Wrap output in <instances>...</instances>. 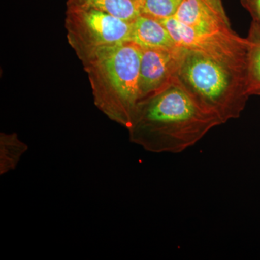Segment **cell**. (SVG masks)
Returning a JSON list of instances; mask_svg holds the SVG:
<instances>
[{"label": "cell", "mask_w": 260, "mask_h": 260, "mask_svg": "<svg viewBox=\"0 0 260 260\" xmlns=\"http://www.w3.org/2000/svg\"><path fill=\"white\" fill-rule=\"evenodd\" d=\"M223 124L205 110L176 80L165 90L138 103L130 140L148 151L179 153Z\"/></svg>", "instance_id": "6da1fadb"}, {"label": "cell", "mask_w": 260, "mask_h": 260, "mask_svg": "<svg viewBox=\"0 0 260 260\" xmlns=\"http://www.w3.org/2000/svg\"><path fill=\"white\" fill-rule=\"evenodd\" d=\"M142 47L132 41L99 48L80 60L94 104L111 120L129 128L140 102Z\"/></svg>", "instance_id": "7a4b0ae2"}, {"label": "cell", "mask_w": 260, "mask_h": 260, "mask_svg": "<svg viewBox=\"0 0 260 260\" xmlns=\"http://www.w3.org/2000/svg\"><path fill=\"white\" fill-rule=\"evenodd\" d=\"M175 80L223 124L239 118L250 97L246 72L183 48Z\"/></svg>", "instance_id": "3957f363"}, {"label": "cell", "mask_w": 260, "mask_h": 260, "mask_svg": "<svg viewBox=\"0 0 260 260\" xmlns=\"http://www.w3.org/2000/svg\"><path fill=\"white\" fill-rule=\"evenodd\" d=\"M65 28L80 59L99 48L131 41L133 23L90 8L67 7Z\"/></svg>", "instance_id": "277c9868"}, {"label": "cell", "mask_w": 260, "mask_h": 260, "mask_svg": "<svg viewBox=\"0 0 260 260\" xmlns=\"http://www.w3.org/2000/svg\"><path fill=\"white\" fill-rule=\"evenodd\" d=\"M179 47L201 53L235 69L246 72L249 43L231 32H203L170 18L160 20Z\"/></svg>", "instance_id": "5b68a950"}, {"label": "cell", "mask_w": 260, "mask_h": 260, "mask_svg": "<svg viewBox=\"0 0 260 260\" xmlns=\"http://www.w3.org/2000/svg\"><path fill=\"white\" fill-rule=\"evenodd\" d=\"M180 52L181 47L177 50L142 47L140 102L156 95L174 83Z\"/></svg>", "instance_id": "8992f818"}, {"label": "cell", "mask_w": 260, "mask_h": 260, "mask_svg": "<svg viewBox=\"0 0 260 260\" xmlns=\"http://www.w3.org/2000/svg\"><path fill=\"white\" fill-rule=\"evenodd\" d=\"M173 18L199 31H233L222 0H183Z\"/></svg>", "instance_id": "52a82bcc"}, {"label": "cell", "mask_w": 260, "mask_h": 260, "mask_svg": "<svg viewBox=\"0 0 260 260\" xmlns=\"http://www.w3.org/2000/svg\"><path fill=\"white\" fill-rule=\"evenodd\" d=\"M131 41L141 47L169 50L180 48L160 20L144 15H140L133 22Z\"/></svg>", "instance_id": "ba28073f"}, {"label": "cell", "mask_w": 260, "mask_h": 260, "mask_svg": "<svg viewBox=\"0 0 260 260\" xmlns=\"http://www.w3.org/2000/svg\"><path fill=\"white\" fill-rule=\"evenodd\" d=\"M142 0H67V7L90 8L133 23L141 15Z\"/></svg>", "instance_id": "9c48e42d"}, {"label": "cell", "mask_w": 260, "mask_h": 260, "mask_svg": "<svg viewBox=\"0 0 260 260\" xmlns=\"http://www.w3.org/2000/svg\"><path fill=\"white\" fill-rule=\"evenodd\" d=\"M248 51L246 79L249 95H260V30L251 25L247 37Z\"/></svg>", "instance_id": "30bf717a"}, {"label": "cell", "mask_w": 260, "mask_h": 260, "mask_svg": "<svg viewBox=\"0 0 260 260\" xmlns=\"http://www.w3.org/2000/svg\"><path fill=\"white\" fill-rule=\"evenodd\" d=\"M183 0H142L141 15L158 20L173 18Z\"/></svg>", "instance_id": "8fae6325"}, {"label": "cell", "mask_w": 260, "mask_h": 260, "mask_svg": "<svg viewBox=\"0 0 260 260\" xmlns=\"http://www.w3.org/2000/svg\"><path fill=\"white\" fill-rule=\"evenodd\" d=\"M1 174L14 169L19 159L27 149L25 145L15 140V138L2 140L1 143Z\"/></svg>", "instance_id": "7c38bea8"}, {"label": "cell", "mask_w": 260, "mask_h": 260, "mask_svg": "<svg viewBox=\"0 0 260 260\" xmlns=\"http://www.w3.org/2000/svg\"><path fill=\"white\" fill-rule=\"evenodd\" d=\"M240 3L251 15V25L260 30V0H240Z\"/></svg>", "instance_id": "4fadbf2b"}]
</instances>
